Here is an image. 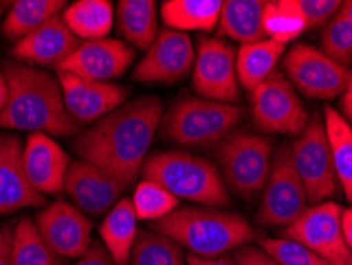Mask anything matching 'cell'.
I'll use <instances>...</instances> for the list:
<instances>
[{"label":"cell","mask_w":352,"mask_h":265,"mask_svg":"<svg viewBox=\"0 0 352 265\" xmlns=\"http://www.w3.org/2000/svg\"><path fill=\"white\" fill-rule=\"evenodd\" d=\"M164 118L157 97H140L116 108L80 134L74 148L81 160L116 176L129 186L143 169Z\"/></svg>","instance_id":"1"},{"label":"cell","mask_w":352,"mask_h":265,"mask_svg":"<svg viewBox=\"0 0 352 265\" xmlns=\"http://www.w3.org/2000/svg\"><path fill=\"white\" fill-rule=\"evenodd\" d=\"M8 102L0 113V127L10 131L67 137L80 124L67 112L58 78L16 61L3 62Z\"/></svg>","instance_id":"2"},{"label":"cell","mask_w":352,"mask_h":265,"mask_svg":"<svg viewBox=\"0 0 352 265\" xmlns=\"http://www.w3.org/2000/svg\"><path fill=\"white\" fill-rule=\"evenodd\" d=\"M151 231L164 233L197 257L216 259L232 249L258 240V232L245 218L201 206H178L172 215L151 222Z\"/></svg>","instance_id":"3"},{"label":"cell","mask_w":352,"mask_h":265,"mask_svg":"<svg viewBox=\"0 0 352 265\" xmlns=\"http://www.w3.org/2000/svg\"><path fill=\"white\" fill-rule=\"evenodd\" d=\"M143 180L162 186L176 199L206 206H226L230 195L211 160L186 151H159L144 160Z\"/></svg>","instance_id":"4"},{"label":"cell","mask_w":352,"mask_h":265,"mask_svg":"<svg viewBox=\"0 0 352 265\" xmlns=\"http://www.w3.org/2000/svg\"><path fill=\"white\" fill-rule=\"evenodd\" d=\"M243 116L234 103L183 97L164 114L160 129L170 142L186 148H206L229 137Z\"/></svg>","instance_id":"5"},{"label":"cell","mask_w":352,"mask_h":265,"mask_svg":"<svg viewBox=\"0 0 352 265\" xmlns=\"http://www.w3.org/2000/svg\"><path fill=\"white\" fill-rule=\"evenodd\" d=\"M216 159L229 188L251 199L265 188L272 171L273 147L263 135L235 132L217 145Z\"/></svg>","instance_id":"6"},{"label":"cell","mask_w":352,"mask_h":265,"mask_svg":"<svg viewBox=\"0 0 352 265\" xmlns=\"http://www.w3.org/2000/svg\"><path fill=\"white\" fill-rule=\"evenodd\" d=\"M291 154L309 205L327 202L338 194L340 184L333 169L330 143L324 121L318 114L308 119L307 126L297 135Z\"/></svg>","instance_id":"7"},{"label":"cell","mask_w":352,"mask_h":265,"mask_svg":"<svg viewBox=\"0 0 352 265\" xmlns=\"http://www.w3.org/2000/svg\"><path fill=\"white\" fill-rule=\"evenodd\" d=\"M308 205L307 191L294 167L291 147L286 145L273 156L256 222L265 227H287L307 211Z\"/></svg>","instance_id":"8"},{"label":"cell","mask_w":352,"mask_h":265,"mask_svg":"<svg viewBox=\"0 0 352 265\" xmlns=\"http://www.w3.org/2000/svg\"><path fill=\"white\" fill-rule=\"evenodd\" d=\"M283 69L295 89L320 100H330L343 94L351 74L349 67L338 64L308 43L294 45L284 56Z\"/></svg>","instance_id":"9"},{"label":"cell","mask_w":352,"mask_h":265,"mask_svg":"<svg viewBox=\"0 0 352 265\" xmlns=\"http://www.w3.org/2000/svg\"><path fill=\"white\" fill-rule=\"evenodd\" d=\"M251 113L262 132L298 135L308 124V114L297 89L279 70L251 91Z\"/></svg>","instance_id":"10"},{"label":"cell","mask_w":352,"mask_h":265,"mask_svg":"<svg viewBox=\"0 0 352 265\" xmlns=\"http://www.w3.org/2000/svg\"><path fill=\"white\" fill-rule=\"evenodd\" d=\"M341 215L343 209L336 202H320L284 227L283 237L309 248L330 265L341 264L352 256L343 237Z\"/></svg>","instance_id":"11"},{"label":"cell","mask_w":352,"mask_h":265,"mask_svg":"<svg viewBox=\"0 0 352 265\" xmlns=\"http://www.w3.org/2000/svg\"><path fill=\"white\" fill-rule=\"evenodd\" d=\"M236 53L222 39L199 40L192 67V87L201 98L234 103L238 100Z\"/></svg>","instance_id":"12"},{"label":"cell","mask_w":352,"mask_h":265,"mask_svg":"<svg viewBox=\"0 0 352 265\" xmlns=\"http://www.w3.org/2000/svg\"><path fill=\"white\" fill-rule=\"evenodd\" d=\"M194 62L195 48L189 35L162 29L135 65L132 78L143 85H175L192 72Z\"/></svg>","instance_id":"13"},{"label":"cell","mask_w":352,"mask_h":265,"mask_svg":"<svg viewBox=\"0 0 352 265\" xmlns=\"http://www.w3.org/2000/svg\"><path fill=\"white\" fill-rule=\"evenodd\" d=\"M45 242L64 259H80L91 246L92 221L76 206L58 200L35 216Z\"/></svg>","instance_id":"14"},{"label":"cell","mask_w":352,"mask_h":265,"mask_svg":"<svg viewBox=\"0 0 352 265\" xmlns=\"http://www.w3.org/2000/svg\"><path fill=\"white\" fill-rule=\"evenodd\" d=\"M135 51L131 45L107 37L81 41L56 70L69 72L86 80L111 83L131 67Z\"/></svg>","instance_id":"15"},{"label":"cell","mask_w":352,"mask_h":265,"mask_svg":"<svg viewBox=\"0 0 352 265\" xmlns=\"http://www.w3.org/2000/svg\"><path fill=\"white\" fill-rule=\"evenodd\" d=\"M67 112L78 124L97 123L122 105L126 89L116 83L92 81L69 72L56 70Z\"/></svg>","instance_id":"16"},{"label":"cell","mask_w":352,"mask_h":265,"mask_svg":"<svg viewBox=\"0 0 352 265\" xmlns=\"http://www.w3.org/2000/svg\"><path fill=\"white\" fill-rule=\"evenodd\" d=\"M126 188L108 171L85 160H75L67 171L64 191L80 211L100 216L118 204Z\"/></svg>","instance_id":"17"},{"label":"cell","mask_w":352,"mask_h":265,"mask_svg":"<svg viewBox=\"0 0 352 265\" xmlns=\"http://www.w3.org/2000/svg\"><path fill=\"white\" fill-rule=\"evenodd\" d=\"M23 153L24 145L18 135H0V215L46 204L45 195L32 188L25 175Z\"/></svg>","instance_id":"18"},{"label":"cell","mask_w":352,"mask_h":265,"mask_svg":"<svg viewBox=\"0 0 352 265\" xmlns=\"http://www.w3.org/2000/svg\"><path fill=\"white\" fill-rule=\"evenodd\" d=\"M24 169L32 188L41 195H58L64 191L70 158L46 134H29L24 145Z\"/></svg>","instance_id":"19"},{"label":"cell","mask_w":352,"mask_h":265,"mask_svg":"<svg viewBox=\"0 0 352 265\" xmlns=\"http://www.w3.org/2000/svg\"><path fill=\"white\" fill-rule=\"evenodd\" d=\"M81 43L67 28L60 14L50 19L32 34L19 39L13 46L12 56L16 62L32 67H50L54 69L64 62Z\"/></svg>","instance_id":"20"},{"label":"cell","mask_w":352,"mask_h":265,"mask_svg":"<svg viewBox=\"0 0 352 265\" xmlns=\"http://www.w3.org/2000/svg\"><path fill=\"white\" fill-rule=\"evenodd\" d=\"M265 0H227L222 2L217 35L229 37L241 45L256 43L265 39L263 13Z\"/></svg>","instance_id":"21"},{"label":"cell","mask_w":352,"mask_h":265,"mask_svg":"<svg viewBox=\"0 0 352 265\" xmlns=\"http://www.w3.org/2000/svg\"><path fill=\"white\" fill-rule=\"evenodd\" d=\"M138 218L132 206V200L127 197L119 199L118 204L107 213L105 220L98 227L102 245L107 248L118 265H129L132 248L135 245Z\"/></svg>","instance_id":"22"},{"label":"cell","mask_w":352,"mask_h":265,"mask_svg":"<svg viewBox=\"0 0 352 265\" xmlns=\"http://www.w3.org/2000/svg\"><path fill=\"white\" fill-rule=\"evenodd\" d=\"M221 10V0H165L160 3V17L167 29L178 32H211L219 24Z\"/></svg>","instance_id":"23"},{"label":"cell","mask_w":352,"mask_h":265,"mask_svg":"<svg viewBox=\"0 0 352 265\" xmlns=\"http://www.w3.org/2000/svg\"><path fill=\"white\" fill-rule=\"evenodd\" d=\"M116 23L124 40L138 50H148L159 34L157 3L154 0H121Z\"/></svg>","instance_id":"24"},{"label":"cell","mask_w":352,"mask_h":265,"mask_svg":"<svg viewBox=\"0 0 352 265\" xmlns=\"http://www.w3.org/2000/svg\"><path fill=\"white\" fill-rule=\"evenodd\" d=\"M284 53L286 45L270 39L241 45L236 53V75L240 85L250 92L254 91L273 74Z\"/></svg>","instance_id":"25"},{"label":"cell","mask_w":352,"mask_h":265,"mask_svg":"<svg viewBox=\"0 0 352 265\" xmlns=\"http://www.w3.org/2000/svg\"><path fill=\"white\" fill-rule=\"evenodd\" d=\"M62 19L82 41L107 39L115 21V10L108 0H78L65 7Z\"/></svg>","instance_id":"26"},{"label":"cell","mask_w":352,"mask_h":265,"mask_svg":"<svg viewBox=\"0 0 352 265\" xmlns=\"http://www.w3.org/2000/svg\"><path fill=\"white\" fill-rule=\"evenodd\" d=\"M324 126L327 134L333 169L346 200L352 205V126L333 107L324 108Z\"/></svg>","instance_id":"27"},{"label":"cell","mask_w":352,"mask_h":265,"mask_svg":"<svg viewBox=\"0 0 352 265\" xmlns=\"http://www.w3.org/2000/svg\"><path fill=\"white\" fill-rule=\"evenodd\" d=\"M62 0H16L3 19L2 29L8 39H23L65 10Z\"/></svg>","instance_id":"28"},{"label":"cell","mask_w":352,"mask_h":265,"mask_svg":"<svg viewBox=\"0 0 352 265\" xmlns=\"http://www.w3.org/2000/svg\"><path fill=\"white\" fill-rule=\"evenodd\" d=\"M13 265H67V261L41 237L29 216L21 218L13 229Z\"/></svg>","instance_id":"29"},{"label":"cell","mask_w":352,"mask_h":265,"mask_svg":"<svg viewBox=\"0 0 352 265\" xmlns=\"http://www.w3.org/2000/svg\"><path fill=\"white\" fill-rule=\"evenodd\" d=\"M308 30V24L295 3V0H274L267 2L263 13L265 39L287 45Z\"/></svg>","instance_id":"30"},{"label":"cell","mask_w":352,"mask_h":265,"mask_svg":"<svg viewBox=\"0 0 352 265\" xmlns=\"http://www.w3.org/2000/svg\"><path fill=\"white\" fill-rule=\"evenodd\" d=\"M178 243L156 231H138L129 265H186Z\"/></svg>","instance_id":"31"},{"label":"cell","mask_w":352,"mask_h":265,"mask_svg":"<svg viewBox=\"0 0 352 265\" xmlns=\"http://www.w3.org/2000/svg\"><path fill=\"white\" fill-rule=\"evenodd\" d=\"M131 200L138 220L149 222L164 220L179 205V199L151 180H143L138 183Z\"/></svg>","instance_id":"32"},{"label":"cell","mask_w":352,"mask_h":265,"mask_svg":"<svg viewBox=\"0 0 352 265\" xmlns=\"http://www.w3.org/2000/svg\"><path fill=\"white\" fill-rule=\"evenodd\" d=\"M320 51L341 65L352 64V25L341 12L325 24L320 35Z\"/></svg>","instance_id":"33"},{"label":"cell","mask_w":352,"mask_h":265,"mask_svg":"<svg viewBox=\"0 0 352 265\" xmlns=\"http://www.w3.org/2000/svg\"><path fill=\"white\" fill-rule=\"evenodd\" d=\"M257 242L279 265H330L309 248L289 238H258Z\"/></svg>","instance_id":"34"},{"label":"cell","mask_w":352,"mask_h":265,"mask_svg":"<svg viewBox=\"0 0 352 265\" xmlns=\"http://www.w3.org/2000/svg\"><path fill=\"white\" fill-rule=\"evenodd\" d=\"M295 3L307 21L308 29H311L316 25L327 24L340 12L343 2L340 0H295Z\"/></svg>","instance_id":"35"},{"label":"cell","mask_w":352,"mask_h":265,"mask_svg":"<svg viewBox=\"0 0 352 265\" xmlns=\"http://www.w3.org/2000/svg\"><path fill=\"white\" fill-rule=\"evenodd\" d=\"M234 261L236 265H279L273 257L268 256L257 246H241L235 249Z\"/></svg>","instance_id":"36"},{"label":"cell","mask_w":352,"mask_h":265,"mask_svg":"<svg viewBox=\"0 0 352 265\" xmlns=\"http://www.w3.org/2000/svg\"><path fill=\"white\" fill-rule=\"evenodd\" d=\"M75 265H118L110 253L107 251V248L98 242H92L91 246L85 253V256H81Z\"/></svg>","instance_id":"37"},{"label":"cell","mask_w":352,"mask_h":265,"mask_svg":"<svg viewBox=\"0 0 352 265\" xmlns=\"http://www.w3.org/2000/svg\"><path fill=\"white\" fill-rule=\"evenodd\" d=\"M13 229L3 226L0 229V265H13Z\"/></svg>","instance_id":"38"},{"label":"cell","mask_w":352,"mask_h":265,"mask_svg":"<svg viewBox=\"0 0 352 265\" xmlns=\"http://www.w3.org/2000/svg\"><path fill=\"white\" fill-rule=\"evenodd\" d=\"M340 107H341V116H343L352 126V69L349 74L348 85H346L343 94H341Z\"/></svg>","instance_id":"39"},{"label":"cell","mask_w":352,"mask_h":265,"mask_svg":"<svg viewBox=\"0 0 352 265\" xmlns=\"http://www.w3.org/2000/svg\"><path fill=\"white\" fill-rule=\"evenodd\" d=\"M186 262H188V265H236L232 256L204 259V257H197V256H194V254H189V256L186 257Z\"/></svg>","instance_id":"40"},{"label":"cell","mask_w":352,"mask_h":265,"mask_svg":"<svg viewBox=\"0 0 352 265\" xmlns=\"http://www.w3.org/2000/svg\"><path fill=\"white\" fill-rule=\"evenodd\" d=\"M341 229H343L346 246H348L349 251L352 253V206L343 210V215H341Z\"/></svg>","instance_id":"41"},{"label":"cell","mask_w":352,"mask_h":265,"mask_svg":"<svg viewBox=\"0 0 352 265\" xmlns=\"http://www.w3.org/2000/svg\"><path fill=\"white\" fill-rule=\"evenodd\" d=\"M7 102H8V85H7V80H5L3 74H0V113L3 112Z\"/></svg>","instance_id":"42"},{"label":"cell","mask_w":352,"mask_h":265,"mask_svg":"<svg viewBox=\"0 0 352 265\" xmlns=\"http://www.w3.org/2000/svg\"><path fill=\"white\" fill-rule=\"evenodd\" d=\"M340 12L344 14V18L349 21V24L352 25V0H346V2L341 3Z\"/></svg>","instance_id":"43"},{"label":"cell","mask_w":352,"mask_h":265,"mask_svg":"<svg viewBox=\"0 0 352 265\" xmlns=\"http://www.w3.org/2000/svg\"><path fill=\"white\" fill-rule=\"evenodd\" d=\"M336 265H352V256L346 259V261H343L341 264H336Z\"/></svg>","instance_id":"44"},{"label":"cell","mask_w":352,"mask_h":265,"mask_svg":"<svg viewBox=\"0 0 352 265\" xmlns=\"http://www.w3.org/2000/svg\"><path fill=\"white\" fill-rule=\"evenodd\" d=\"M2 12H3V8H2V3H0V14H2Z\"/></svg>","instance_id":"45"}]
</instances>
